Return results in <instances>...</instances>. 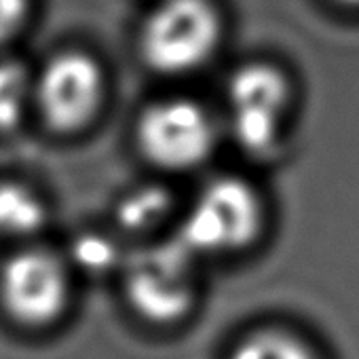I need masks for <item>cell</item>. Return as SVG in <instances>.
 <instances>
[{"label":"cell","mask_w":359,"mask_h":359,"mask_svg":"<svg viewBox=\"0 0 359 359\" xmlns=\"http://www.w3.org/2000/svg\"><path fill=\"white\" fill-rule=\"evenodd\" d=\"M229 359H321L319 353L298 334L287 330H258L248 334L231 351Z\"/></svg>","instance_id":"8"},{"label":"cell","mask_w":359,"mask_h":359,"mask_svg":"<svg viewBox=\"0 0 359 359\" xmlns=\"http://www.w3.org/2000/svg\"><path fill=\"white\" fill-rule=\"evenodd\" d=\"M34 100L45 123L62 133L87 127L106 97V76L97 60L83 51H64L41 70Z\"/></svg>","instance_id":"6"},{"label":"cell","mask_w":359,"mask_h":359,"mask_svg":"<svg viewBox=\"0 0 359 359\" xmlns=\"http://www.w3.org/2000/svg\"><path fill=\"white\" fill-rule=\"evenodd\" d=\"M334 3L342 7H351V9H359V0H334Z\"/></svg>","instance_id":"14"},{"label":"cell","mask_w":359,"mask_h":359,"mask_svg":"<svg viewBox=\"0 0 359 359\" xmlns=\"http://www.w3.org/2000/svg\"><path fill=\"white\" fill-rule=\"evenodd\" d=\"M30 93L26 68L18 62H0V131L13 129L22 121Z\"/></svg>","instance_id":"10"},{"label":"cell","mask_w":359,"mask_h":359,"mask_svg":"<svg viewBox=\"0 0 359 359\" xmlns=\"http://www.w3.org/2000/svg\"><path fill=\"white\" fill-rule=\"evenodd\" d=\"M262 224L264 205L258 191L248 180L222 175L199 191L175 239L197 258L235 254L260 237Z\"/></svg>","instance_id":"2"},{"label":"cell","mask_w":359,"mask_h":359,"mask_svg":"<svg viewBox=\"0 0 359 359\" xmlns=\"http://www.w3.org/2000/svg\"><path fill=\"white\" fill-rule=\"evenodd\" d=\"M222 34L214 0H158L142 24L140 55L158 74H189L216 55Z\"/></svg>","instance_id":"1"},{"label":"cell","mask_w":359,"mask_h":359,"mask_svg":"<svg viewBox=\"0 0 359 359\" xmlns=\"http://www.w3.org/2000/svg\"><path fill=\"white\" fill-rule=\"evenodd\" d=\"M169 208V197L158 189H144L121 203L118 220L129 231H146L158 224Z\"/></svg>","instance_id":"11"},{"label":"cell","mask_w":359,"mask_h":359,"mask_svg":"<svg viewBox=\"0 0 359 359\" xmlns=\"http://www.w3.org/2000/svg\"><path fill=\"white\" fill-rule=\"evenodd\" d=\"M30 0H0V43L13 39L24 26Z\"/></svg>","instance_id":"13"},{"label":"cell","mask_w":359,"mask_h":359,"mask_svg":"<svg viewBox=\"0 0 359 359\" xmlns=\"http://www.w3.org/2000/svg\"><path fill=\"white\" fill-rule=\"evenodd\" d=\"M0 298L15 321L24 325H49L68 306V271L47 250L20 252L0 271Z\"/></svg>","instance_id":"7"},{"label":"cell","mask_w":359,"mask_h":359,"mask_svg":"<svg viewBox=\"0 0 359 359\" xmlns=\"http://www.w3.org/2000/svg\"><path fill=\"white\" fill-rule=\"evenodd\" d=\"M74 258L87 271H108L116 260V248L100 235H85L74 243Z\"/></svg>","instance_id":"12"},{"label":"cell","mask_w":359,"mask_h":359,"mask_svg":"<svg viewBox=\"0 0 359 359\" xmlns=\"http://www.w3.org/2000/svg\"><path fill=\"white\" fill-rule=\"evenodd\" d=\"M195 262L180 239L142 252L125 275V296L135 315L156 325L182 321L197 300Z\"/></svg>","instance_id":"4"},{"label":"cell","mask_w":359,"mask_h":359,"mask_svg":"<svg viewBox=\"0 0 359 359\" xmlns=\"http://www.w3.org/2000/svg\"><path fill=\"white\" fill-rule=\"evenodd\" d=\"M218 137L212 114L191 97H165L137 118L140 152L158 169L187 171L199 167L214 152Z\"/></svg>","instance_id":"5"},{"label":"cell","mask_w":359,"mask_h":359,"mask_svg":"<svg viewBox=\"0 0 359 359\" xmlns=\"http://www.w3.org/2000/svg\"><path fill=\"white\" fill-rule=\"evenodd\" d=\"M43 201L22 184H0V233L30 235L45 224Z\"/></svg>","instance_id":"9"},{"label":"cell","mask_w":359,"mask_h":359,"mask_svg":"<svg viewBox=\"0 0 359 359\" xmlns=\"http://www.w3.org/2000/svg\"><path fill=\"white\" fill-rule=\"evenodd\" d=\"M290 108L292 83L271 62L243 64L226 83L233 140L252 156H271L281 148Z\"/></svg>","instance_id":"3"}]
</instances>
